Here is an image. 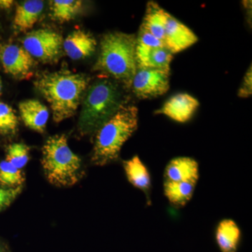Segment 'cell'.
<instances>
[{"label":"cell","instance_id":"cell-1","mask_svg":"<svg viewBox=\"0 0 252 252\" xmlns=\"http://www.w3.org/2000/svg\"><path fill=\"white\" fill-rule=\"evenodd\" d=\"M89 82L85 74L61 69L40 74L34 86L49 102L54 122L59 124L76 114Z\"/></svg>","mask_w":252,"mask_h":252},{"label":"cell","instance_id":"cell-2","mask_svg":"<svg viewBox=\"0 0 252 252\" xmlns=\"http://www.w3.org/2000/svg\"><path fill=\"white\" fill-rule=\"evenodd\" d=\"M126 104L127 97L120 84L107 78L94 81L83 97L79 133L87 135L97 132Z\"/></svg>","mask_w":252,"mask_h":252},{"label":"cell","instance_id":"cell-3","mask_svg":"<svg viewBox=\"0 0 252 252\" xmlns=\"http://www.w3.org/2000/svg\"><path fill=\"white\" fill-rule=\"evenodd\" d=\"M135 49V34L121 32L104 34L94 70L108 76L125 89H130L137 69Z\"/></svg>","mask_w":252,"mask_h":252},{"label":"cell","instance_id":"cell-4","mask_svg":"<svg viewBox=\"0 0 252 252\" xmlns=\"http://www.w3.org/2000/svg\"><path fill=\"white\" fill-rule=\"evenodd\" d=\"M138 126V109L124 104L117 114L96 132L91 161L104 166L119 158L123 145Z\"/></svg>","mask_w":252,"mask_h":252},{"label":"cell","instance_id":"cell-5","mask_svg":"<svg viewBox=\"0 0 252 252\" xmlns=\"http://www.w3.org/2000/svg\"><path fill=\"white\" fill-rule=\"evenodd\" d=\"M41 165L50 184L59 187H72L84 175L80 157L71 150L67 136L49 137L41 149Z\"/></svg>","mask_w":252,"mask_h":252},{"label":"cell","instance_id":"cell-6","mask_svg":"<svg viewBox=\"0 0 252 252\" xmlns=\"http://www.w3.org/2000/svg\"><path fill=\"white\" fill-rule=\"evenodd\" d=\"M63 36L52 30L39 29L30 32L23 39V47L43 63H51L59 60L62 53Z\"/></svg>","mask_w":252,"mask_h":252},{"label":"cell","instance_id":"cell-7","mask_svg":"<svg viewBox=\"0 0 252 252\" xmlns=\"http://www.w3.org/2000/svg\"><path fill=\"white\" fill-rule=\"evenodd\" d=\"M170 72L161 69L137 68L131 89L139 99L154 98L170 89Z\"/></svg>","mask_w":252,"mask_h":252},{"label":"cell","instance_id":"cell-8","mask_svg":"<svg viewBox=\"0 0 252 252\" xmlns=\"http://www.w3.org/2000/svg\"><path fill=\"white\" fill-rule=\"evenodd\" d=\"M0 63L6 74L18 80L31 78L36 64L24 48L13 44L0 45Z\"/></svg>","mask_w":252,"mask_h":252},{"label":"cell","instance_id":"cell-9","mask_svg":"<svg viewBox=\"0 0 252 252\" xmlns=\"http://www.w3.org/2000/svg\"><path fill=\"white\" fill-rule=\"evenodd\" d=\"M198 36L190 28L166 11L164 45L172 54H177L193 46Z\"/></svg>","mask_w":252,"mask_h":252},{"label":"cell","instance_id":"cell-10","mask_svg":"<svg viewBox=\"0 0 252 252\" xmlns=\"http://www.w3.org/2000/svg\"><path fill=\"white\" fill-rule=\"evenodd\" d=\"M198 99L188 94H178L167 99L162 107L155 112L164 114L178 123L189 122L198 108Z\"/></svg>","mask_w":252,"mask_h":252},{"label":"cell","instance_id":"cell-11","mask_svg":"<svg viewBox=\"0 0 252 252\" xmlns=\"http://www.w3.org/2000/svg\"><path fill=\"white\" fill-rule=\"evenodd\" d=\"M97 41L91 33L81 30L73 31L63 40V49L68 57L77 61L94 54Z\"/></svg>","mask_w":252,"mask_h":252},{"label":"cell","instance_id":"cell-12","mask_svg":"<svg viewBox=\"0 0 252 252\" xmlns=\"http://www.w3.org/2000/svg\"><path fill=\"white\" fill-rule=\"evenodd\" d=\"M20 116L28 128L43 133L46 130L49 118L46 106L37 99H26L18 105Z\"/></svg>","mask_w":252,"mask_h":252},{"label":"cell","instance_id":"cell-13","mask_svg":"<svg viewBox=\"0 0 252 252\" xmlns=\"http://www.w3.org/2000/svg\"><path fill=\"white\" fill-rule=\"evenodd\" d=\"M171 52L165 47L149 48L136 43L135 56L137 68H150L170 72Z\"/></svg>","mask_w":252,"mask_h":252},{"label":"cell","instance_id":"cell-14","mask_svg":"<svg viewBox=\"0 0 252 252\" xmlns=\"http://www.w3.org/2000/svg\"><path fill=\"white\" fill-rule=\"evenodd\" d=\"M199 178V165L190 157H177L167 164L165 170V181L190 182L197 183Z\"/></svg>","mask_w":252,"mask_h":252},{"label":"cell","instance_id":"cell-15","mask_svg":"<svg viewBox=\"0 0 252 252\" xmlns=\"http://www.w3.org/2000/svg\"><path fill=\"white\" fill-rule=\"evenodd\" d=\"M126 177L131 185L140 189L145 194L148 205L151 204L152 181L148 169L142 162L138 156H135L123 162Z\"/></svg>","mask_w":252,"mask_h":252},{"label":"cell","instance_id":"cell-16","mask_svg":"<svg viewBox=\"0 0 252 252\" xmlns=\"http://www.w3.org/2000/svg\"><path fill=\"white\" fill-rule=\"evenodd\" d=\"M44 8V1L40 0H28L18 4L14 18L15 29L23 32L31 31L39 21Z\"/></svg>","mask_w":252,"mask_h":252},{"label":"cell","instance_id":"cell-17","mask_svg":"<svg viewBox=\"0 0 252 252\" xmlns=\"http://www.w3.org/2000/svg\"><path fill=\"white\" fill-rule=\"evenodd\" d=\"M215 237L220 252H236L241 239V231L234 220H223L217 225Z\"/></svg>","mask_w":252,"mask_h":252},{"label":"cell","instance_id":"cell-18","mask_svg":"<svg viewBox=\"0 0 252 252\" xmlns=\"http://www.w3.org/2000/svg\"><path fill=\"white\" fill-rule=\"evenodd\" d=\"M165 13L157 3L149 1L141 27L149 32L164 44L165 39ZM165 46V45H164Z\"/></svg>","mask_w":252,"mask_h":252},{"label":"cell","instance_id":"cell-19","mask_svg":"<svg viewBox=\"0 0 252 252\" xmlns=\"http://www.w3.org/2000/svg\"><path fill=\"white\" fill-rule=\"evenodd\" d=\"M196 183L190 182H164V194L168 201L176 207L185 206L193 197Z\"/></svg>","mask_w":252,"mask_h":252},{"label":"cell","instance_id":"cell-20","mask_svg":"<svg viewBox=\"0 0 252 252\" xmlns=\"http://www.w3.org/2000/svg\"><path fill=\"white\" fill-rule=\"evenodd\" d=\"M79 0H54L50 1L51 18L61 23L69 22L75 18L82 7Z\"/></svg>","mask_w":252,"mask_h":252},{"label":"cell","instance_id":"cell-21","mask_svg":"<svg viewBox=\"0 0 252 252\" xmlns=\"http://www.w3.org/2000/svg\"><path fill=\"white\" fill-rule=\"evenodd\" d=\"M25 176L19 170L6 160L0 162V185L8 188L22 187Z\"/></svg>","mask_w":252,"mask_h":252},{"label":"cell","instance_id":"cell-22","mask_svg":"<svg viewBox=\"0 0 252 252\" xmlns=\"http://www.w3.org/2000/svg\"><path fill=\"white\" fill-rule=\"evenodd\" d=\"M18 119L14 109L5 102H0V135L16 133Z\"/></svg>","mask_w":252,"mask_h":252},{"label":"cell","instance_id":"cell-23","mask_svg":"<svg viewBox=\"0 0 252 252\" xmlns=\"http://www.w3.org/2000/svg\"><path fill=\"white\" fill-rule=\"evenodd\" d=\"M30 151L31 149L23 143H14L10 144L6 148V159L14 167L19 170H22L26 166L30 160Z\"/></svg>","mask_w":252,"mask_h":252},{"label":"cell","instance_id":"cell-24","mask_svg":"<svg viewBox=\"0 0 252 252\" xmlns=\"http://www.w3.org/2000/svg\"><path fill=\"white\" fill-rule=\"evenodd\" d=\"M136 43L149 48L165 47L162 41L142 27H140L138 34L136 36Z\"/></svg>","mask_w":252,"mask_h":252},{"label":"cell","instance_id":"cell-25","mask_svg":"<svg viewBox=\"0 0 252 252\" xmlns=\"http://www.w3.org/2000/svg\"><path fill=\"white\" fill-rule=\"evenodd\" d=\"M22 187L4 188L0 187V212L7 208L22 191Z\"/></svg>","mask_w":252,"mask_h":252},{"label":"cell","instance_id":"cell-26","mask_svg":"<svg viewBox=\"0 0 252 252\" xmlns=\"http://www.w3.org/2000/svg\"><path fill=\"white\" fill-rule=\"evenodd\" d=\"M252 94V65L249 67L245 77H244L243 83L238 91V95L243 98H248Z\"/></svg>","mask_w":252,"mask_h":252},{"label":"cell","instance_id":"cell-27","mask_svg":"<svg viewBox=\"0 0 252 252\" xmlns=\"http://www.w3.org/2000/svg\"><path fill=\"white\" fill-rule=\"evenodd\" d=\"M13 4H14V1L12 0H0V9H11Z\"/></svg>","mask_w":252,"mask_h":252},{"label":"cell","instance_id":"cell-28","mask_svg":"<svg viewBox=\"0 0 252 252\" xmlns=\"http://www.w3.org/2000/svg\"><path fill=\"white\" fill-rule=\"evenodd\" d=\"M1 91H2V81L0 77V95L1 94Z\"/></svg>","mask_w":252,"mask_h":252}]
</instances>
